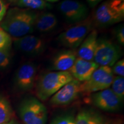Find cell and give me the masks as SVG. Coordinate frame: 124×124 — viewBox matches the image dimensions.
Returning a JSON list of instances; mask_svg holds the SVG:
<instances>
[{
	"label": "cell",
	"mask_w": 124,
	"mask_h": 124,
	"mask_svg": "<svg viewBox=\"0 0 124 124\" xmlns=\"http://www.w3.org/2000/svg\"><path fill=\"white\" fill-rule=\"evenodd\" d=\"M77 58V51L75 49L60 51L52 59V69L57 71H68L73 66Z\"/></svg>",
	"instance_id": "cell-14"
},
{
	"label": "cell",
	"mask_w": 124,
	"mask_h": 124,
	"mask_svg": "<svg viewBox=\"0 0 124 124\" xmlns=\"http://www.w3.org/2000/svg\"><path fill=\"white\" fill-rule=\"evenodd\" d=\"M36 75L37 67L33 63H24L20 67L16 74V86L21 91L31 90L35 85Z\"/></svg>",
	"instance_id": "cell-12"
},
{
	"label": "cell",
	"mask_w": 124,
	"mask_h": 124,
	"mask_svg": "<svg viewBox=\"0 0 124 124\" xmlns=\"http://www.w3.org/2000/svg\"><path fill=\"white\" fill-rule=\"evenodd\" d=\"M81 82L73 79L62 87L51 97L50 103L52 106H64L74 102L81 93Z\"/></svg>",
	"instance_id": "cell-8"
},
{
	"label": "cell",
	"mask_w": 124,
	"mask_h": 124,
	"mask_svg": "<svg viewBox=\"0 0 124 124\" xmlns=\"http://www.w3.org/2000/svg\"><path fill=\"white\" fill-rule=\"evenodd\" d=\"M59 9L67 22H80L88 17V9L83 3L74 0H64L60 3Z\"/></svg>",
	"instance_id": "cell-9"
},
{
	"label": "cell",
	"mask_w": 124,
	"mask_h": 124,
	"mask_svg": "<svg viewBox=\"0 0 124 124\" xmlns=\"http://www.w3.org/2000/svg\"><path fill=\"white\" fill-rule=\"evenodd\" d=\"M17 4L18 7L31 10H44L52 7V5L44 0H18Z\"/></svg>",
	"instance_id": "cell-19"
},
{
	"label": "cell",
	"mask_w": 124,
	"mask_h": 124,
	"mask_svg": "<svg viewBox=\"0 0 124 124\" xmlns=\"http://www.w3.org/2000/svg\"><path fill=\"white\" fill-rule=\"evenodd\" d=\"M13 111L9 101L0 96V124H4L12 120Z\"/></svg>",
	"instance_id": "cell-18"
},
{
	"label": "cell",
	"mask_w": 124,
	"mask_h": 124,
	"mask_svg": "<svg viewBox=\"0 0 124 124\" xmlns=\"http://www.w3.org/2000/svg\"><path fill=\"white\" fill-rule=\"evenodd\" d=\"M116 36L118 43L120 44L124 45V25H121L116 30Z\"/></svg>",
	"instance_id": "cell-25"
},
{
	"label": "cell",
	"mask_w": 124,
	"mask_h": 124,
	"mask_svg": "<svg viewBox=\"0 0 124 124\" xmlns=\"http://www.w3.org/2000/svg\"><path fill=\"white\" fill-rule=\"evenodd\" d=\"M9 1H16V0H9Z\"/></svg>",
	"instance_id": "cell-30"
},
{
	"label": "cell",
	"mask_w": 124,
	"mask_h": 124,
	"mask_svg": "<svg viewBox=\"0 0 124 124\" xmlns=\"http://www.w3.org/2000/svg\"><path fill=\"white\" fill-rule=\"evenodd\" d=\"M98 43V33L92 30L80 44L77 53L78 58L86 60H93Z\"/></svg>",
	"instance_id": "cell-15"
},
{
	"label": "cell",
	"mask_w": 124,
	"mask_h": 124,
	"mask_svg": "<svg viewBox=\"0 0 124 124\" xmlns=\"http://www.w3.org/2000/svg\"><path fill=\"white\" fill-rule=\"evenodd\" d=\"M99 67L93 60H86L77 58L73 66L68 71L74 79L83 82L89 79Z\"/></svg>",
	"instance_id": "cell-13"
},
{
	"label": "cell",
	"mask_w": 124,
	"mask_h": 124,
	"mask_svg": "<svg viewBox=\"0 0 124 124\" xmlns=\"http://www.w3.org/2000/svg\"><path fill=\"white\" fill-rule=\"evenodd\" d=\"M113 93L120 100L123 101L124 98V78L122 77L117 76L114 77L111 85Z\"/></svg>",
	"instance_id": "cell-20"
},
{
	"label": "cell",
	"mask_w": 124,
	"mask_h": 124,
	"mask_svg": "<svg viewBox=\"0 0 124 124\" xmlns=\"http://www.w3.org/2000/svg\"><path fill=\"white\" fill-rule=\"evenodd\" d=\"M4 124H18V123L16 121H15V120H13V119H12V120L9 121V122H8L7 123Z\"/></svg>",
	"instance_id": "cell-28"
},
{
	"label": "cell",
	"mask_w": 124,
	"mask_h": 124,
	"mask_svg": "<svg viewBox=\"0 0 124 124\" xmlns=\"http://www.w3.org/2000/svg\"><path fill=\"white\" fill-rule=\"evenodd\" d=\"M93 25V20L89 17L74 24L60 34L59 41L62 46L70 49L77 48L91 32Z\"/></svg>",
	"instance_id": "cell-4"
},
{
	"label": "cell",
	"mask_w": 124,
	"mask_h": 124,
	"mask_svg": "<svg viewBox=\"0 0 124 124\" xmlns=\"http://www.w3.org/2000/svg\"><path fill=\"white\" fill-rule=\"evenodd\" d=\"M10 48L0 49V69L7 68L11 62Z\"/></svg>",
	"instance_id": "cell-21"
},
{
	"label": "cell",
	"mask_w": 124,
	"mask_h": 124,
	"mask_svg": "<svg viewBox=\"0 0 124 124\" xmlns=\"http://www.w3.org/2000/svg\"><path fill=\"white\" fill-rule=\"evenodd\" d=\"M19 111L24 124H46L47 121L46 107L35 98L25 100L20 105Z\"/></svg>",
	"instance_id": "cell-5"
},
{
	"label": "cell",
	"mask_w": 124,
	"mask_h": 124,
	"mask_svg": "<svg viewBox=\"0 0 124 124\" xmlns=\"http://www.w3.org/2000/svg\"><path fill=\"white\" fill-rule=\"evenodd\" d=\"M38 13L28 9L13 8L7 12L1 28L14 38H21L33 32Z\"/></svg>",
	"instance_id": "cell-1"
},
{
	"label": "cell",
	"mask_w": 124,
	"mask_h": 124,
	"mask_svg": "<svg viewBox=\"0 0 124 124\" xmlns=\"http://www.w3.org/2000/svg\"><path fill=\"white\" fill-rule=\"evenodd\" d=\"M75 121L77 124H111L107 118L90 108L81 110L78 113Z\"/></svg>",
	"instance_id": "cell-16"
},
{
	"label": "cell",
	"mask_w": 124,
	"mask_h": 124,
	"mask_svg": "<svg viewBox=\"0 0 124 124\" xmlns=\"http://www.w3.org/2000/svg\"><path fill=\"white\" fill-rule=\"evenodd\" d=\"M86 1L88 2V4H89L90 7H91V8H94L95 6H97L100 2L103 1V0H86Z\"/></svg>",
	"instance_id": "cell-27"
},
{
	"label": "cell",
	"mask_w": 124,
	"mask_h": 124,
	"mask_svg": "<svg viewBox=\"0 0 124 124\" xmlns=\"http://www.w3.org/2000/svg\"><path fill=\"white\" fill-rule=\"evenodd\" d=\"M7 5L4 0H0V21H2L3 18L7 13Z\"/></svg>",
	"instance_id": "cell-26"
},
{
	"label": "cell",
	"mask_w": 124,
	"mask_h": 124,
	"mask_svg": "<svg viewBox=\"0 0 124 124\" xmlns=\"http://www.w3.org/2000/svg\"><path fill=\"white\" fill-rule=\"evenodd\" d=\"M114 75L111 68L100 66L86 81L81 82V93L91 94L108 89L112 83Z\"/></svg>",
	"instance_id": "cell-6"
},
{
	"label": "cell",
	"mask_w": 124,
	"mask_h": 124,
	"mask_svg": "<svg viewBox=\"0 0 124 124\" xmlns=\"http://www.w3.org/2000/svg\"><path fill=\"white\" fill-rule=\"evenodd\" d=\"M15 45L18 50L26 55L33 56L42 54L46 46L44 40L30 35L17 38L15 40Z\"/></svg>",
	"instance_id": "cell-11"
},
{
	"label": "cell",
	"mask_w": 124,
	"mask_h": 124,
	"mask_svg": "<svg viewBox=\"0 0 124 124\" xmlns=\"http://www.w3.org/2000/svg\"><path fill=\"white\" fill-rule=\"evenodd\" d=\"M58 24V19L55 15L49 12H44L38 15L35 28L40 32L47 33L54 30Z\"/></svg>",
	"instance_id": "cell-17"
},
{
	"label": "cell",
	"mask_w": 124,
	"mask_h": 124,
	"mask_svg": "<svg viewBox=\"0 0 124 124\" xmlns=\"http://www.w3.org/2000/svg\"><path fill=\"white\" fill-rule=\"evenodd\" d=\"M121 56V51L118 45L106 39H98L97 46L93 61L99 66H113Z\"/></svg>",
	"instance_id": "cell-7"
},
{
	"label": "cell",
	"mask_w": 124,
	"mask_h": 124,
	"mask_svg": "<svg viewBox=\"0 0 124 124\" xmlns=\"http://www.w3.org/2000/svg\"><path fill=\"white\" fill-rule=\"evenodd\" d=\"M44 1H46V2H55L58 1L59 0H44Z\"/></svg>",
	"instance_id": "cell-29"
},
{
	"label": "cell",
	"mask_w": 124,
	"mask_h": 124,
	"mask_svg": "<svg viewBox=\"0 0 124 124\" xmlns=\"http://www.w3.org/2000/svg\"><path fill=\"white\" fill-rule=\"evenodd\" d=\"M112 71L113 74H115L118 76L124 77V60L121 59L118 60L113 66Z\"/></svg>",
	"instance_id": "cell-24"
},
{
	"label": "cell",
	"mask_w": 124,
	"mask_h": 124,
	"mask_svg": "<svg viewBox=\"0 0 124 124\" xmlns=\"http://www.w3.org/2000/svg\"><path fill=\"white\" fill-rule=\"evenodd\" d=\"M90 101L97 108L109 112L117 111L121 106L122 101L109 88L93 93Z\"/></svg>",
	"instance_id": "cell-10"
},
{
	"label": "cell",
	"mask_w": 124,
	"mask_h": 124,
	"mask_svg": "<svg viewBox=\"0 0 124 124\" xmlns=\"http://www.w3.org/2000/svg\"><path fill=\"white\" fill-rule=\"evenodd\" d=\"M120 1H124V0H120Z\"/></svg>",
	"instance_id": "cell-31"
},
{
	"label": "cell",
	"mask_w": 124,
	"mask_h": 124,
	"mask_svg": "<svg viewBox=\"0 0 124 124\" xmlns=\"http://www.w3.org/2000/svg\"><path fill=\"white\" fill-rule=\"evenodd\" d=\"M12 41L11 36L0 28V49L10 48Z\"/></svg>",
	"instance_id": "cell-22"
},
{
	"label": "cell",
	"mask_w": 124,
	"mask_h": 124,
	"mask_svg": "<svg viewBox=\"0 0 124 124\" xmlns=\"http://www.w3.org/2000/svg\"><path fill=\"white\" fill-rule=\"evenodd\" d=\"M124 18V1L108 0L96 9L93 21L98 27H108L122 21Z\"/></svg>",
	"instance_id": "cell-3"
},
{
	"label": "cell",
	"mask_w": 124,
	"mask_h": 124,
	"mask_svg": "<svg viewBox=\"0 0 124 124\" xmlns=\"http://www.w3.org/2000/svg\"><path fill=\"white\" fill-rule=\"evenodd\" d=\"M49 124H77V123L74 116L65 114L55 118Z\"/></svg>",
	"instance_id": "cell-23"
},
{
	"label": "cell",
	"mask_w": 124,
	"mask_h": 124,
	"mask_svg": "<svg viewBox=\"0 0 124 124\" xmlns=\"http://www.w3.org/2000/svg\"><path fill=\"white\" fill-rule=\"evenodd\" d=\"M73 79L69 71H56L44 74L37 83L36 95L41 101H46Z\"/></svg>",
	"instance_id": "cell-2"
}]
</instances>
